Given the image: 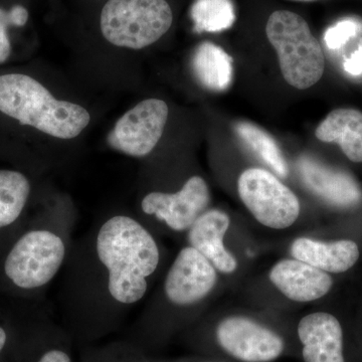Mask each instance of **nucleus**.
<instances>
[{"label":"nucleus","instance_id":"5701e85b","mask_svg":"<svg viewBox=\"0 0 362 362\" xmlns=\"http://www.w3.org/2000/svg\"><path fill=\"white\" fill-rule=\"evenodd\" d=\"M92 362H146L138 356L137 351L126 347H116L98 354Z\"/></svg>","mask_w":362,"mask_h":362},{"label":"nucleus","instance_id":"a878e982","mask_svg":"<svg viewBox=\"0 0 362 362\" xmlns=\"http://www.w3.org/2000/svg\"><path fill=\"white\" fill-rule=\"evenodd\" d=\"M7 341V334L6 331L4 330V328H2L0 326V352L4 350V346H6Z\"/></svg>","mask_w":362,"mask_h":362},{"label":"nucleus","instance_id":"412c9836","mask_svg":"<svg viewBox=\"0 0 362 362\" xmlns=\"http://www.w3.org/2000/svg\"><path fill=\"white\" fill-rule=\"evenodd\" d=\"M28 16V9L21 6H14L9 11L0 8V64H4L11 56V45L7 28L25 25Z\"/></svg>","mask_w":362,"mask_h":362},{"label":"nucleus","instance_id":"ddd939ff","mask_svg":"<svg viewBox=\"0 0 362 362\" xmlns=\"http://www.w3.org/2000/svg\"><path fill=\"white\" fill-rule=\"evenodd\" d=\"M230 225L228 214L220 209H206L187 232V246L201 252L223 274H232L238 269L237 259L223 242Z\"/></svg>","mask_w":362,"mask_h":362},{"label":"nucleus","instance_id":"20e7f679","mask_svg":"<svg viewBox=\"0 0 362 362\" xmlns=\"http://www.w3.org/2000/svg\"><path fill=\"white\" fill-rule=\"evenodd\" d=\"M267 37L277 52L286 82L299 90L308 89L322 78L325 59L322 47L299 14L278 11L266 25Z\"/></svg>","mask_w":362,"mask_h":362},{"label":"nucleus","instance_id":"9d476101","mask_svg":"<svg viewBox=\"0 0 362 362\" xmlns=\"http://www.w3.org/2000/svg\"><path fill=\"white\" fill-rule=\"evenodd\" d=\"M216 339L228 356L242 362H272L282 356L284 339L245 316H230L216 325Z\"/></svg>","mask_w":362,"mask_h":362},{"label":"nucleus","instance_id":"a211bd4d","mask_svg":"<svg viewBox=\"0 0 362 362\" xmlns=\"http://www.w3.org/2000/svg\"><path fill=\"white\" fill-rule=\"evenodd\" d=\"M30 195V183L23 173L0 170V230L21 218Z\"/></svg>","mask_w":362,"mask_h":362},{"label":"nucleus","instance_id":"39448f33","mask_svg":"<svg viewBox=\"0 0 362 362\" xmlns=\"http://www.w3.org/2000/svg\"><path fill=\"white\" fill-rule=\"evenodd\" d=\"M173 21L166 0H109L102 9L100 25L112 45L141 49L160 40Z\"/></svg>","mask_w":362,"mask_h":362},{"label":"nucleus","instance_id":"4468645a","mask_svg":"<svg viewBox=\"0 0 362 362\" xmlns=\"http://www.w3.org/2000/svg\"><path fill=\"white\" fill-rule=\"evenodd\" d=\"M298 165L305 185L326 202L338 206H351L361 201V188L347 173L309 157H302Z\"/></svg>","mask_w":362,"mask_h":362},{"label":"nucleus","instance_id":"bb28decb","mask_svg":"<svg viewBox=\"0 0 362 362\" xmlns=\"http://www.w3.org/2000/svg\"><path fill=\"white\" fill-rule=\"evenodd\" d=\"M202 362H221V361H202Z\"/></svg>","mask_w":362,"mask_h":362},{"label":"nucleus","instance_id":"7ed1b4c3","mask_svg":"<svg viewBox=\"0 0 362 362\" xmlns=\"http://www.w3.org/2000/svg\"><path fill=\"white\" fill-rule=\"evenodd\" d=\"M75 225L54 218L32 228L14 243L4 261L6 278L21 290H40L51 284L65 266Z\"/></svg>","mask_w":362,"mask_h":362},{"label":"nucleus","instance_id":"1a4fd4ad","mask_svg":"<svg viewBox=\"0 0 362 362\" xmlns=\"http://www.w3.org/2000/svg\"><path fill=\"white\" fill-rule=\"evenodd\" d=\"M168 118L165 102L145 100L117 121L107 140L112 148L126 156H147L158 144Z\"/></svg>","mask_w":362,"mask_h":362},{"label":"nucleus","instance_id":"cd10ccee","mask_svg":"<svg viewBox=\"0 0 362 362\" xmlns=\"http://www.w3.org/2000/svg\"><path fill=\"white\" fill-rule=\"evenodd\" d=\"M303 1H308V0H303Z\"/></svg>","mask_w":362,"mask_h":362},{"label":"nucleus","instance_id":"aec40b11","mask_svg":"<svg viewBox=\"0 0 362 362\" xmlns=\"http://www.w3.org/2000/svg\"><path fill=\"white\" fill-rule=\"evenodd\" d=\"M192 18L195 32L221 33L235 23V7L232 0H195Z\"/></svg>","mask_w":362,"mask_h":362},{"label":"nucleus","instance_id":"b1692460","mask_svg":"<svg viewBox=\"0 0 362 362\" xmlns=\"http://www.w3.org/2000/svg\"><path fill=\"white\" fill-rule=\"evenodd\" d=\"M37 362H73V359L65 347L54 345L45 350Z\"/></svg>","mask_w":362,"mask_h":362},{"label":"nucleus","instance_id":"2eb2a0df","mask_svg":"<svg viewBox=\"0 0 362 362\" xmlns=\"http://www.w3.org/2000/svg\"><path fill=\"white\" fill-rule=\"evenodd\" d=\"M290 252L294 259L315 267L326 273H343L358 261V246L354 240H341L324 243L309 238H298L292 243Z\"/></svg>","mask_w":362,"mask_h":362},{"label":"nucleus","instance_id":"f257e3e1","mask_svg":"<svg viewBox=\"0 0 362 362\" xmlns=\"http://www.w3.org/2000/svg\"><path fill=\"white\" fill-rule=\"evenodd\" d=\"M154 233L128 214H111L73 240L61 272L59 308L87 337L118 326L148 294L160 268Z\"/></svg>","mask_w":362,"mask_h":362},{"label":"nucleus","instance_id":"6ab92c4d","mask_svg":"<svg viewBox=\"0 0 362 362\" xmlns=\"http://www.w3.org/2000/svg\"><path fill=\"white\" fill-rule=\"evenodd\" d=\"M235 131L240 139L252 151L256 152L265 163L278 175L286 177L288 175V165L277 142L265 130L249 122H240L235 125Z\"/></svg>","mask_w":362,"mask_h":362},{"label":"nucleus","instance_id":"f3484780","mask_svg":"<svg viewBox=\"0 0 362 362\" xmlns=\"http://www.w3.org/2000/svg\"><path fill=\"white\" fill-rule=\"evenodd\" d=\"M192 66L195 78L206 89L223 92L232 84L233 59L213 42H202L197 47Z\"/></svg>","mask_w":362,"mask_h":362},{"label":"nucleus","instance_id":"423d86ee","mask_svg":"<svg viewBox=\"0 0 362 362\" xmlns=\"http://www.w3.org/2000/svg\"><path fill=\"white\" fill-rule=\"evenodd\" d=\"M240 201L261 225L284 230L300 216V202L284 183L262 168H249L238 180Z\"/></svg>","mask_w":362,"mask_h":362},{"label":"nucleus","instance_id":"9b49d317","mask_svg":"<svg viewBox=\"0 0 362 362\" xmlns=\"http://www.w3.org/2000/svg\"><path fill=\"white\" fill-rule=\"evenodd\" d=\"M269 278L285 297L301 303L325 296L333 285L326 272L296 259H281L271 269Z\"/></svg>","mask_w":362,"mask_h":362},{"label":"nucleus","instance_id":"4be33fe9","mask_svg":"<svg viewBox=\"0 0 362 362\" xmlns=\"http://www.w3.org/2000/svg\"><path fill=\"white\" fill-rule=\"evenodd\" d=\"M358 32V23L352 20L339 21L331 26L324 35V42L328 49H338L349 42Z\"/></svg>","mask_w":362,"mask_h":362},{"label":"nucleus","instance_id":"dca6fc26","mask_svg":"<svg viewBox=\"0 0 362 362\" xmlns=\"http://www.w3.org/2000/svg\"><path fill=\"white\" fill-rule=\"evenodd\" d=\"M317 139L337 143L349 160L362 162V113L356 109L333 110L316 128Z\"/></svg>","mask_w":362,"mask_h":362},{"label":"nucleus","instance_id":"6e6552de","mask_svg":"<svg viewBox=\"0 0 362 362\" xmlns=\"http://www.w3.org/2000/svg\"><path fill=\"white\" fill-rule=\"evenodd\" d=\"M218 283V271L201 252L182 247L169 267L160 292L176 308H192L209 296Z\"/></svg>","mask_w":362,"mask_h":362},{"label":"nucleus","instance_id":"f8f14e48","mask_svg":"<svg viewBox=\"0 0 362 362\" xmlns=\"http://www.w3.org/2000/svg\"><path fill=\"white\" fill-rule=\"evenodd\" d=\"M297 333L304 362H345L342 327L332 314L316 312L304 316Z\"/></svg>","mask_w":362,"mask_h":362},{"label":"nucleus","instance_id":"f03ea898","mask_svg":"<svg viewBox=\"0 0 362 362\" xmlns=\"http://www.w3.org/2000/svg\"><path fill=\"white\" fill-rule=\"evenodd\" d=\"M0 112L21 125L66 140L80 135L90 120L82 106L57 100L37 80L21 74L0 76Z\"/></svg>","mask_w":362,"mask_h":362},{"label":"nucleus","instance_id":"393cba45","mask_svg":"<svg viewBox=\"0 0 362 362\" xmlns=\"http://www.w3.org/2000/svg\"><path fill=\"white\" fill-rule=\"evenodd\" d=\"M343 68L347 74L354 77L362 75V45L349 58L345 59Z\"/></svg>","mask_w":362,"mask_h":362},{"label":"nucleus","instance_id":"0eeeda50","mask_svg":"<svg viewBox=\"0 0 362 362\" xmlns=\"http://www.w3.org/2000/svg\"><path fill=\"white\" fill-rule=\"evenodd\" d=\"M211 202L209 185L201 176H192L178 192H150L140 202L145 218L154 220L169 230L187 233Z\"/></svg>","mask_w":362,"mask_h":362}]
</instances>
